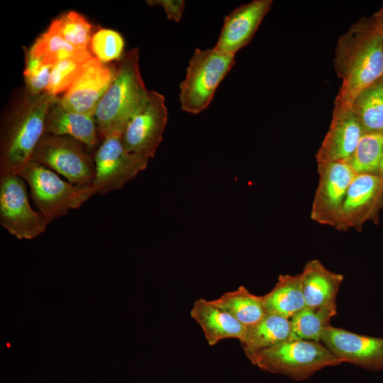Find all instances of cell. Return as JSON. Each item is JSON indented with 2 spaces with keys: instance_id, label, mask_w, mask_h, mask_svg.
<instances>
[{
  "instance_id": "obj_1",
  "label": "cell",
  "mask_w": 383,
  "mask_h": 383,
  "mask_svg": "<svg viewBox=\"0 0 383 383\" xmlns=\"http://www.w3.org/2000/svg\"><path fill=\"white\" fill-rule=\"evenodd\" d=\"M342 84L333 115L350 110L355 98L383 78V34L372 25L356 23L338 42L334 60Z\"/></svg>"
},
{
  "instance_id": "obj_2",
  "label": "cell",
  "mask_w": 383,
  "mask_h": 383,
  "mask_svg": "<svg viewBox=\"0 0 383 383\" xmlns=\"http://www.w3.org/2000/svg\"><path fill=\"white\" fill-rule=\"evenodd\" d=\"M148 93L140 71L139 50L135 48L119 60L115 77L96 109L94 117L102 138L121 136Z\"/></svg>"
},
{
  "instance_id": "obj_3",
  "label": "cell",
  "mask_w": 383,
  "mask_h": 383,
  "mask_svg": "<svg viewBox=\"0 0 383 383\" xmlns=\"http://www.w3.org/2000/svg\"><path fill=\"white\" fill-rule=\"evenodd\" d=\"M55 97L47 92L35 96L26 94L1 134L0 175L18 174L32 159L45 134L46 114Z\"/></svg>"
},
{
  "instance_id": "obj_4",
  "label": "cell",
  "mask_w": 383,
  "mask_h": 383,
  "mask_svg": "<svg viewBox=\"0 0 383 383\" xmlns=\"http://www.w3.org/2000/svg\"><path fill=\"white\" fill-rule=\"evenodd\" d=\"M252 365L296 381L307 379L326 367L343 363L323 343L288 340L247 357Z\"/></svg>"
},
{
  "instance_id": "obj_5",
  "label": "cell",
  "mask_w": 383,
  "mask_h": 383,
  "mask_svg": "<svg viewBox=\"0 0 383 383\" xmlns=\"http://www.w3.org/2000/svg\"><path fill=\"white\" fill-rule=\"evenodd\" d=\"M30 188L32 200L48 223L79 209L96 194L92 186H79L31 159L18 173Z\"/></svg>"
},
{
  "instance_id": "obj_6",
  "label": "cell",
  "mask_w": 383,
  "mask_h": 383,
  "mask_svg": "<svg viewBox=\"0 0 383 383\" xmlns=\"http://www.w3.org/2000/svg\"><path fill=\"white\" fill-rule=\"evenodd\" d=\"M235 62V56L214 47L196 48L189 61L185 77L179 84L181 109L192 114H198L207 109Z\"/></svg>"
},
{
  "instance_id": "obj_7",
  "label": "cell",
  "mask_w": 383,
  "mask_h": 383,
  "mask_svg": "<svg viewBox=\"0 0 383 383\" xmlns=\"http://www.w3.org/2000/svg\"><path fill=\"white\" fill-rule=\"evenodd\" d=\"M32 159L73 184L92 186L95 175L94 156L89 148L73 138L44 134Z\"/></svg>"
},
{
  "instance_id": "obj_8",
  "label": "cell",
  "mask_w": 383,
  "mask_h": 383,
  "mask_svg": "<svg viewBox=\"0 0 383 383\" xmlns=\"http://www.w3.org/2000/svg\"><path fill=\"white\" fill-rule=\"evenodd\" d=\"M26 182L18 174L0 177V224L18 239H33L49 224L30 206Z\"/></svg>"
},
{
  "instance_id": "obj_9",
  "label": "cell",
  "mask_w": 383,
  "mask_h": 383,
  "mask_svg": "<svg viewBox=\"0 0 383 383\" xmlns=\"http://www.w3.org/2000/svg\"><path fill=\"white\" fill-rule=\"evenodd\" d=\"M94 156L95 175L92 187L101 195L123 187L146 169L149 161L128 152L120 135L104 138Z\"/></svg>"
},
{
  "instance_id": "obj_10",
  "label": "cell",
  "mask_w": 383,
  "mask_h": 383,
  "mask_svg": "<svg viewBox=\"0 0 383 383\" xmlns=\"http://www.w3.org/2000/svg\"><path fill=\"white\" fill-rule=\"evenodd\" d=\"M167 118L164 96L149 91L146 101L128 121L121 135L125 148L148 160L153 157L162 140Z\"/></svg>"
},
{
  "instance_id": "obj_11",
  "label": "cell",
  "mask_w": 383,
  "mask_h": 383,
  "mask_svg": "<svg viewBox=\"0 0 383 383\" xmlns=\"http://www.w3.org/2000/svg\"><path fill=\"white\" fill-rule=\"evenodd\" d=\"M317 172L319 178L311 205V218L319 224L335 228L356 173L345 162L317 164Z\"/></svg>"
},
{
  "instance_id": "obj_12",
  "label": "cell",
  "mask_w": 383,
  "mask_h": 383,
  "mask_svg": "<svg viewBox=\"0 0 383 383\" xmlns=\"http://www.w3.org/2000/svg\"><path fill=\"white\" fill-rule=\"evenodd\" d=\"M383 210V177L376 174H356L350 184L335 229L361 231L367 221L377 223Z\"/></svg>"
},
{
  "instance_id": "obj_13",
  "label": "cell",
  "mask_w": 383,
  "mask_h": 383,
  "mask_svg": "<svg viewBox=\"0 0 383 383\" xmlns=\"http://www.w3.org/2000/svg\"><path fill=\"white\" fill-rule=\"evenodd\" d=\"M321 342L342 362L371 371L383 370V338L361 335L328 326Z\"/></svg>"
},
{
  "instance_id": "obj_14",
  "label": "cell",
  "mask_w": 383,
  "mask_h": 383,
  "mask_svg": "<svg viewBox=\"0 0 383 383\" xmlns=\"http://www.w3.org/2000/svg\"><path fill=\"white\" fill-rule=\"evenodd\" d=\"M116 71V66H110L93 57L71 87L59 98L60 104L66 109L94 116Z\"/></svg>"
},
{
  "instance_id": "obj_15",
  "label": "cell",
  "mask_w": 383,
  "mask_h": 383,
  "mask_svg": "<svg viewBox=\"0 0 383 383\" xmlns=\"http://www.w3.org/2000/svg\"><path fill=\"white\" fill-rule=\"evenodd\" d=\"M272 4V0H254L233 10L224 18L214 48L235 56L250 42Z\"/></svg>"
},
{
  "instance_id": "obj_16",
  "label": "cell",
  "mask_w": 383,
  "mask_h": 383,
  "mask_svg": "<svg viewBox=\"0 0 383 383\" xmlns=\"http://www.w3.org/2000/svg\"><path fill=\"white\" fill-rule=\"evenodd\" d=\"M364 133L352 111L333 115L328 131L316 155L317 164L348 162Z\"/></svg>"
},
{
  "instance_id": "obj_17",
  "label": "cell",
  "mask_w": 383,
  "mask_h": 383,
  "mask_svg": "<svg viewBox=\"0 0 383 383\" xmlns=\"http://www.w3.org/2000/svg\"><path fill=\"white\" fill-rule=\"evenodd\" d=\"M45 133L73 138L92 151L99 133L93 116L66 109L55 96L46 114Z\"/></svg>"
},
{
  "instance_id": "obj_18",
  "label": "cell",
  "mask_w": 383,
  "mask_h": 383,
  "mask_svg": "<svg viewBox=\"0 0 383 383\" xmlns=\"http://www.w3.org/2000/svg\"><path fill=\"white\" fill-rule=\"evenodd\" d=\"M306 306L314 309L336 308V297L344 277L327 269L320 260L308 261L301 272Z\"/></svg>"
},
{
  "instance_id": "obj_19",
  "label": "cell",
  "mask_w": 383,
  "mask_h": 383,
  "mask_svg": "<svg viewBox=\"0 0 383 383\" xmlns=\"http://www.w3.org/2000/svg\"><path fill=\"white\" fill-rule=\"evenodd\" d=\"M190 316L201 328L210 346L227 338H237L241 341L245 336L246 326L227 311L215 306L211 300L202 298L196 300Z\"/></svg>"
},
{
  "instance_id": "obj_20",
  "label": "cell",
  "mask_w": 383,
  "mask_h": 383,
  "mask_svg": "<svg viewBox=\"0 0 383 383\" xmlns=\"http://www.w3.org/2000/svg\"><path fill=\"white\" fill-rule=\"evenodd\" d=\"M291 333L289 318L266 313L257 323L246 327L245 336L240 343L248 357L289 340Z\"/></svg>"
},
{
  "instance_id": "obj_21",
  "label": "cell",
  "mask_w": 383,
  "mask_h": 383,
  "mask_svg": "<svg viewBox=\"0 0 383 383\" xmlns=\"http://www.w3.org/2000/svg\"><path fill=\"white\" fill-rule=\"evenodd\" d=\"M262 296L267 313L291 318L306 307L302 292L301 273L280 274L274 287Z\"/></svg>"
},
{
  "instance_id": "obj_22",
  "label": "cell",
  "mask_w": 383,
  "mask_h": 383,
  "mask_svg": "<svg viewBox=\"0 0 383 383\" xmlns=\"http://www.w3.org/2000/svg\"><path fill=\"white\" fill-rule=\"evenodd\" d=\"M211 303L227 311L245 326H250L265 315L262 296L251 293L244 286L223 294Z\"/></svg>"
},
{
  "instance_id": "obj_23",
  "label": "cell",
  "mask_w": 383,
  "mask_h": 383,
  "mask_svg": "<svg viewBox=\"0 0 383 383\" xmlns=\"http://www.w3.org/2000/svg\"><path fill=\"white\" fill-rule=\"evenodd\" d=\"M350 111L365 133L383 131V78L363 90L354 100Z\"/></svg>"
},
{
  "instance_id": "obj_24",
  "label": "cell",
  "mask_w": 383,
  "mask_h": 383,
  "mask_svg": "<svg viewBox=\"0 0 383 383\" xmlns=\"http://www.w3.org/2000/svg\"><path fill=\"white\" fill-rule=\"evenodd\" d=\"M336 313V308L304 307L290 318L292 333L289 340L321 342L323 331L330 326L331 319Z\"/></svg>"
},
{
  "instance_id": "obj_25",
  "label": "cell",
  "mask_w": 383,
  "mask_h": 383,
  "mask_svg": "<svg viewBox=\"0 0 383 383\" xmlns=\"http://www.w3.org/2000/svg\"><path fill=\"white\" fill-rule=\"evenodd\" d=\"M383 157V131L366 133L361 137L348 162L356 174H379Z\"/></svg>"
},
{
  "instance_id": "obj_26",
  "label": "cell",
  "mask_w": 383,
  "mask_h": 383,
  "mask_svg": "<svg viewBox=\"0 0 383 383\" xmlns=\"http://www.w3.org/2000/svg\"><path fill=\"white\" fill-rule=\"evenodd\" d=\"M85 50H87L79 49L67 43L50 24L36 39L28 52L41 58L45 64L53 65Z\"/></svg>"
},
{
  "instance_id": "obj_27",
  "label": "cell",
  "mask_w": 383,
  "mask_h": 383,
  "mask_svg": "<svg viewBox=\"0 0 383 383\" xmlns=\"http://www.w3.org/2000/svg\"><path fill=\"white\" fill-rule=\"evenodd\" d=\"M93 57L94 56L87 50L54 64L45 92L57 96L58 94L66 91Z\"/></svg>"
},
{
  "instance_id": "obj_28",
  "label": "cell",
  "mask_w": 383,
  "mask_h": 383,
  "mask_svg": "<svg viewBox=\"0 0 383 383\" xmlns=\"http://www.w3.org/2000/svg\"><path fill=\"white\" fill-rule=\"evenodd\" d=\"M51 25L72 45L89 50L92 38L91 25L81 14L70 11L52 21Z\"/></svg>"
},
{
  "instance_id": "obj_29",
  "label": "cell",
  "mask_w": 383,
  "mask_h": 383,
  "mask_svg": "<svg viewBox=\"0 0 383 383\" xmlns=\"http://www.w3.org/2000/svg\"><path fill=\"white\" fill-rule=\"evenodd\" d=\"M125 42L116 30L101 28L94 33L91 40V50L94 57L104 63L120 60L123 55Z\"/></svg>"
},
{
  "instance_id": "obj_30",
  "label": "cell",
  "mask_w": 383,
  "mask_h": 383,
  "mask_svg": "<svg viewBox=\"0 0 383 383\" xmlns=\"http://www.w3.org/2000/svg\"><path fill=\"white\" fill-rule=\"evenodd\" d=\"M52 66L45 64L41 58L27 52L24 70L27 94L35 96L46 91Z\"/></svg>"
},
{
  "instance_id": "obj_31",
  "label": "cell",
  "mask_w": 383,
  "mask_h": 383,
  "mask_svg": "<svg viewBox=\"0 0 383 383\" xmlns=\"http://www.w3.org/2000/svg\"><path fill=\"white\" fill-rule=\"evenodd\" d=\"M149 6H160L165 11L167 19L179 22L185 9L183 0H147Z\"/></svg>"
},
{
  "instance_id": "obj_32",
  "label": "cell",
  "mask_w": 383,
  "mask_h": 383,
  "mask_svg": "<svg viewBox=\"0 0 383 383\" xmlns=\"http://www.w3.org/2000/svg\"><path fill=\"white\" fill-rule=\"evenodd\" d=\"M373 23L376 28L383 34V8L375 15Z\"/></svg>"
},
{
  "instance_id": "obj_33",
  "label": "cell",
  "mask_w": 383,
  "mask_h": 383,
  "mask_svg": "<svg viewBox=\"0 0 383 383\" xmlns=\"http://www.w3.org/2000/svg\"><path fill=\"white\" fill-rule=\"evenodd\" d=\"M379 174L383 177V157H382V162H381L379 171Z\"/></svg>"
}]
</instances>
